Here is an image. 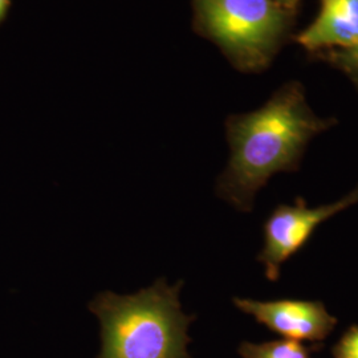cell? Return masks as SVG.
I'll return each mask as SVG.
<instances>
[{
  "mask_svg": "<svg viewBox=\"0 0 358 358\" xmlns=\"http://www.w3.org/2000/svg\"><path fill=\"white\" fill-rule=\"evenodd\" d=\"M235 307L255 319L285 340L322 344L332 334L338 320L332 316L322 301L308 300H271L259 301L235 297Z\"/></svg>",
  "mask_w": 358,
  "mask_h": 358,
  "instance_id": "5b68a950",
  "label": "cell"
},
{
  "mask_svg": "<svg viewBox=\"0 0 358 358\" xmlns=\"http://www.w3.org/2000/svg\"><path fill=\"white\" fill-rule=\"evenodd\" d=\"M194 4L199 28L243 71L268 64L294 13L276 0H194Z\"/></svg>",
  "mask_w": 358,
  "mask_h": 358,
  "instance_id": "3957f363",
  "label": "cell"
},
{
  "mask_svg": "<svg viewBox=\"0 0 358 358\" xmlns=\"http://www.w3.org/2000/svg\"><path fill=\"white\" fill-rule=\"evenodd\" d=\"M333 358H358V325H352L332 346Z\"/></svg>",
  "mask_w": 358,
  "mask_h": 358,
  "instance_id": "9c48e42d",
  "label": "cell"
},
{
  "mask_svg": "<svg viewBox=\"0 0 358 358\" xmlns=\"http://www.w3.org/2000/svg\"><path fill=\"white\" fill-rule=\"evenodd\" d=\"M278 3H280L282 7H285L287 10H289V11H294L296 10V7H297V3H299V0H276Z\"/></svg>",
  "mask_w": 358,
  "mask_h": 358,
  "instance_id": "8fae6325",
  "label": "cell"
},
{
  "mask_svg": "<svg viewBox=\"0 0 358 358\" xmlns=\"http://www.w3.org/2000/svg\"><path fill=\"white\" fill-rule=\"evenodd\" d=\"M182 285L161 278L136 294H97L90 310L101 327L99 358H192L189 327L196 316L182 310Z\"/></svg>",
  "mask_w": 358,
  "mask_h": 358,
  "instance_id": "7a4b0ae2",
  "label": "cell"
},
{
  "mask_svg": "<svg viewBox=\"0 0 358 358\" xmlns=\"http://www.w3.org/2000/svg\"><path fill=\"white\" fill-rule=\"evenodd\" d=\"M11 7V0H0V23L7 17Z\"/></svg>",
  "mask_w": 358,
  "mask_h": 358,
  "instance_id": "30bf717a",
  "label": "cell"
},
{
  "mask_svg": "<svg viewBox=\"0 0 358 358\" xmlns=\"http://www.w3.org/2000/svg\"><path fill=\"white\" fill-rule=\"evenodd\" d=\"M322 344L306 346L292 340H275L267 343L243 341L238 353L242 358H312L315 352H319Z\"/></svg>",
  "mask_w": 358,
  "mask_h": 358,
  "instance_id": "52a82bcc",
  "label": "cell"
},
{
  "mask_svg": "<svg viewBox=\"0 0 358 358\" xmlns=\"http://www.w3.org/2000/svg\"><path fill=\"white\" fill-rule=\"evenodd\" d=\"M324 59L344 72L358 88V43L343 50H329Z\"/></svg>",
  "mask_w": 358,
  "mask_h": 358,
  "instance_id": "ba28073f",
  "label": "cell"
},
{
  "mask_svg": "<svg viewBox=\"0 0 358 358\" xmlns=\"http://www.w3.org/2000/svg\"><path fill=\"white\" fill-rule=\"evenodd\" d=\"M336 124L312 112L299 83L282 85L257 110L231 115L226 122L230 161L217 178V196L251 213L256 194L269 179L297 171L309 141Z\"/></svg>",
  "mask_w": 358,
  "mask_h": 358,
  "instance_id": "6da1fadb",
  "label": "cell"
},
{
  "mask_svg": "<svg viewBox=\"0 0 358 358\" xmlns=\"http://www.w3.org/2000/svg\"><path fill=\"white\" fill-rule=\"evenodd\" d=\"M321 8L296 41L309 52L343 50L358 43V0H320Z\"/></svg>",
  "mask_w": 358,
  "mask_h": 358,
  "instance_id": "8992f818",
  "label": "cell"
},
{
  "mask_svg": "<svg viewBox=\"0 0 358 358\" xmlns=\"http://www.w3.org/2000/svg\"><path fill=\"white\" fill-rule=\"evenodd\" d=\"M356 203L358 186L343 199L315 208L308 207L303 198H297L294 205L278 206L263 226L264 245L256 257L269 282L279 280L282 264L307 245L321 223Z\"/></svg>",
  "mask_w": 358,
  "mask_h": 358,
  "instance_id": "277c9868",
  "label": "cell"
}]
</instances>
